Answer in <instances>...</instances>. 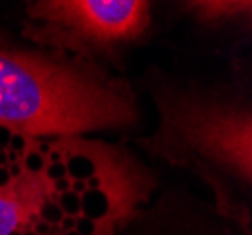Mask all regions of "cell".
<instances>
[{
    "label": "cell",
    "instance_id": "cell-1",
    "mask_svg": "<svg viewBox=\"0 0 252 235\" xmlns=\"http://www.w3.org/2000/svg\"><path fill=\"white\" fill-rule=\"evenodd\" d=\"M155 181L125 149L53 138L43 188L10 235H115L143 211Z\"/></svg>",
    "mask_w": 252,
    "mask_h": 235
},
{
    "label": "cell",
    "instance_id": "cell-6",
    "mask_svg": "<svg viewBox=\"0 0 252 235\" xmlns=\"http://www.w3.org/2000/svg\"><path fill=\"white\" fill-rule=\"evenodd\" d=\"M185 8L205 25H226L251 17V2H237V0H198L187 2Z\"/></svg>",
    "mask_w": 252,
    "mask_h": 235
},
{
    "label": "cell",
    "instance_id": "cell-2",
    "mask_svg": "<svg viewBox=\"0 0 252 235\" xmlns=\"http://www.w3.org/2000/svg\"><path fill=\"white\" fill-rule=\"evenodd\" d=\"M158 130L141 145L209 186L217 211L251 232L252 115L241 100L200 90H155Z\"/></svg>",
    "mask_w": 252,
    "mask_h": 235
},
{
    "label": "cell",
    "instance_id": "cell-4",
    "mask_svg": "<svg viewBox=\"0 0 252 235\" xmlns=\"http://www.w3.org/2000/svg\"><path fill=\"white\" fill-rule=\"evenodd\" d=\"M27 13V38L83 59L117 51L151 25V4L143 0H40Z\"/></svg>",
    "mask_w": 252,
    "mask_h": 235
},
{
    "label": "cell",
    "instance_id": "cell-5",
    "mask_svg": "<svg viewBox=\"0 0 252 235\" xmlns=\"http://www.w3.org/2000/svg\"><path fill=\"white\" fill-rule=\"evenodd\" d=\"M53 138L0 124V235H10L38 200Z\"/></svg>",
    "mask_w": 252,
    "mask_h": 235
},
{
    "label": "cell",
    "instance_id": "cell-3",
    "mask_svg": "<svg viewBox=\"0 0 252 235\" xmlns=\"http://www.w3.org/2000/svg\"><path fill=\"white\" fill-rule=\"evenodd\" d=\"M136 120V98L123 79L0 47V124L38 138H72Z\"/></svg>",
    "mask_w": 252,
    "mask_h": 235
}]
</instances>
